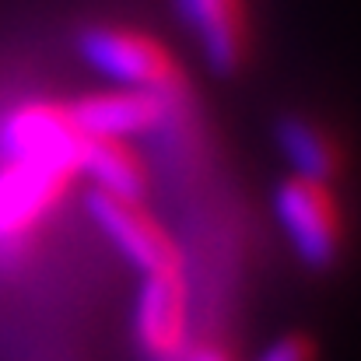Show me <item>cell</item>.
<instances>
[{
	"label": "cell",
	"instance_id": "obj_1",
	"mask_svg": "<svg viewBox=\"0 0 361 361\" xmlns=\"http://www.w3.org/2000/svg\"><path fill=\"white\" fill-rule=\"evenodd\" d=\"M78 49L95 74H102L120 88L154 92V95H186L179 60L165 42H158L147 32L120 28V25H92L78 39Z\"/></svg>",
	"mask_w": 361,
	"mask_h": 361
},
{
	"label": "cell",
	"instance_id": "obj_2",
	"mask_svg": "<svg viewBox=\"0 0 361 361\" xmlns=\"http://www.w3.org/2000/svg\"><path fill=\"white\" fill-rule=\"evenodd\" d=\"M85 133L78 130L71 102L25 99L0 116V154L18 161H42L56 169H81ZM81 176V172H78Z\"/></svg>",
	"mask_w": 361,
	"mask_h": 361
},
{
	"label": "cell",
	"instance_id": "obj_3",
	"mask_svg": "<svg viewBox=\"0 0 361 361\" xmlns=\"http://www.w3.org/2000/svg\"><path fill=\"white\" fill-rule=\"evenodd\" d=\"M78 172L0 154V252L28 242L63 204Z\"/></svg>",
	"mask_w": 361,
	"mask_h": 361
},
{
	"label": "cell",
	"instance_id": "obj_4",
	"mask_svg": "<svg viewBox=\"0 0 361 361\" xmlns=\"http://www.w3.org/2000/svg\"><path fill=\"white\" fill-rule=\"evenodd\" d=\"M274 214L305 267L323 270L337 259L344 221H341L337 197L330 193V183H316L302 176L284 179L274 193Z\"/></svg>",
	"mask_w": 361,
	"mask_h": 361
},
{
	"label": "cell",
	"instance_id": "obj_5",
	"mask_svg": "<svg viewBox=\"0 0 361 361\" xmlns=\"http://www.w3.org/2000/svg\"><path fill=\"white\" fill-rule=\"evenodd\" d=\"M88 214H92L95 228L109 239V245L140 277L183 270L179 245L161 228V221L144 207V200H116L106 193H92Z\"/></svg>",
	"mask_w": 361,
	"mask_h": 361
},
{
	"label": "cell",
	"instance_id": "obj_6",
	"mask_svg": "<svg viewBox=\"0 0 361 361\" xmlns=\"http://www.w3.org/2000/svg\"><path fill=\"white\" fill-rule=\"evenodd\" d=\"M133 337L147 361H183L190 348V288L183 270L140 277L133 298Z\"/></svg>",
	"mask_w": 361,
	"mask_h": 361
},
{
	"label": "cell",
	"instance_id": "obj_7",
	"mask_svg": "<svg viewBox=\"0 0 361 361\" xmlns=\"http://www.w3.org/2000/svg\"><path fill=\"white\" fill-rule=\"evenodd\" d=\"M186 106V95H154V92H133V88H109L85 95L71 102L74 123L85 137H113L133 140L161 133L176 113Z\"/></svg>",
	"mask_w": 361,
	"mask_h": 361
},
{
	"label": "cell",
	"instance_id": "obj_8",
	"mask_svg": "<svg viewBox=\"0 0 361 361\" xmlns=\"http://www.w3.org/2000/svg\"><path fill=\"white\" fill-rule=\"evenodd\" d=\"M183 21L197 35L211 71L232 74L245 53V14L242 0H179Z\"/></svg>",
	"mask_w": 361,
	"mask_h": 361
},
{
	"label": "cell",
	"instance_id": "obj_9",
	"mask_svg": "<svg viewBox=\"0 0 361 361\" xmlns=\"http://www.w3.org/2000/svg\"><path fill=\"white\" fill-rule=\"evenodd\" d=\"M85 179H92V193H106L116 200H144L147 193V165L133 140H113V137H88L81 151Z\"/></svg>",
	"mask_w": 361,
	"mask_h": 361
},
{
	"label": "cell",
	"instance_id": "obj_10",
	"mask_svg": "<svg viewBox=\"0 0 361 361\" xmlns=\"http://www.w3.org/2000/svg\"><path fill=\"white\" fill-rule=\"evenodd\" d=\"M277 147H281L284 161L291 165V172L302 176V179L330 183L334 172H337V151H334L330 137L309 120L277 123Z\"/></svg>",
	"mask_w": 361,
	"mask_h": 361
},
{
	"label": "cell",
	"instance_id": "obj_11",
	"mask_svg": "<svg viewBox=\"0 0 361 361\" xmlns=\"http://www.w3.org/2000/svg\"><path fill=\"white\" fill-rule=\"evenodd\" d=\"M256 361H312V344L305 337H281Z\"/></svg>",
	"mask_w": 361,
	"mask_h": 361
},
{
	"label": "cell",
	"instance_id": "obj_12",
	"mask_svg": "<svg viewBox=\"0 0 361 361\" xmlns=\"http://www.w3.org/2000/svg\"><path fill=\"white\" fill-rule=\"evenodd\" d=\"M183 361H232L221 348H211V344H197V348H186Z\"/></svg>",
	"mask_w": 361,
	"mask_h": 361
}]
</instances>
